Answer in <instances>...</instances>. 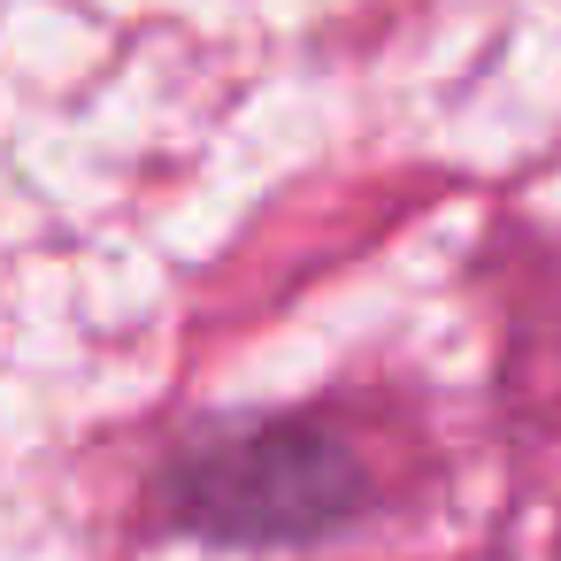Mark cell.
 Returning a JSON list of instances; mask_svg holds the SVG:
<instances>
[{
	"instance_id": "6da1fadb",
	"label": "cell",
	"mask_w": 561,
	"mask_h": 561,
	"mask_svg": "<svg viewBox=\"0 0 561 561\" xmlns=\"http://www.w3.org/2000/svg\"><path fill=\"white\" fill-rule=\"evenodd\" d=\"M339 500H346V461L316 438H254L201 477V507H216V523L231 530H308L339 515Z\"/></svg>"
}]
</instances>
